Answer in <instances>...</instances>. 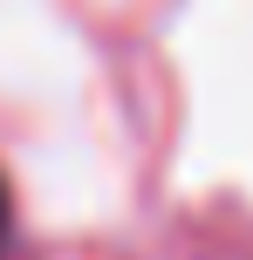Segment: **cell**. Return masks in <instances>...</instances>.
<instances>
[{
	"instance_id": "6da1fadb",
	"label": "cell",
	"mask_w": 253,
	"mask_h": 260,
	"mask_svg": "<svg viewBox=\"0 0 253 260\" xmlns=\"http://www.w3.org/2000/svg\"><path fill=\"white\" fill-rule=\"evenodd\" d=\"M7 233H14V206H7V185H0V253H7Z\"/></svg>"
}]
</instances>
